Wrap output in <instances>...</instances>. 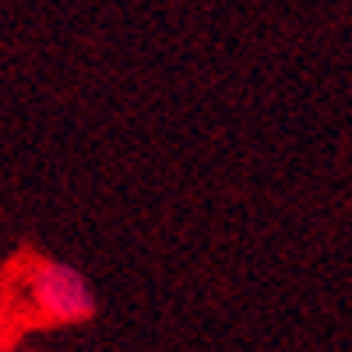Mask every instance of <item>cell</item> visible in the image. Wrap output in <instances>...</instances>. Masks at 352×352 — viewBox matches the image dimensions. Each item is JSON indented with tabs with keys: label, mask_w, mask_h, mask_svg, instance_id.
I'll return each instance as SVG.
<instances>
[{
	"label": "cell",
	"mask_w": 352,
	"mask_h": 352,
	"mask_svg": "<svg viewBox=\"0 0 352 352\" xmlns=\"http://www.w3.org/2000/svg\"><path fill=\"white\" fill-rule=\"evenodd\" d=\"M18 335H21V324H18L14 307H11V292H8L4 278H0V349H8Z\"/></svg>",
	"instance_id": "7a4b0ae2"
},
{
	"label": "cell",
	"mask_w": 352,
	"mask_h": 352,
	"mask_svg": "<svg viewBox=\"0 0 352 352\" xmlns=\"http://www.w3.org/2000/svg\"><path fill=\"white\" fill-rule=\"evenodd\" d=\"M4 285L11 292V307L18 324H78L96 314V296L88 289L85 275L71 264L21 254L8 275Z\"/></svg>",
	"instance_id": "6da1fadb"
}]
</instances>
